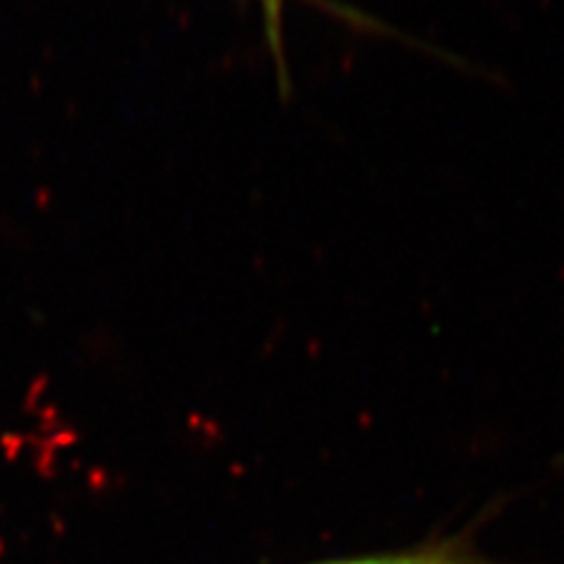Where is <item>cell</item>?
I'll return each mask as SVG.
<instances>
[{"label":"cell","instance_id":"obj_1","mask_svg":"<svg viewBox=\"0 0 564 564\" xmlns=\"http://www.w3.org/2000/svg\"><path fill=\"white\" fill-rule=\"evenodd\" d=\"M323 564H506L485 557L466 536L431 541L408 551L360 555Z\"/></svg>","mask_w":564,"mask_h":564},{"label":"cell","instance_id":"obj_2","mask_svg":"<svg viewBox=\"0 0 564 564\" xmlns=\"http://www.w3.org/2000/svg\"><path fill=\"white\" fill-rule=\"evenodd\" d=\"M263 8H267V12H269V24L273 26V41H275V35H278L275 26H278V22H280L282 0H263Z\"/></svg>","mask_w":564,"mask_h":564}]
</instances>
